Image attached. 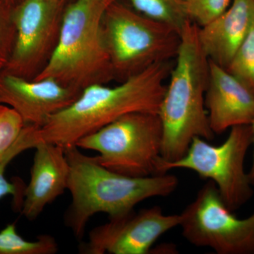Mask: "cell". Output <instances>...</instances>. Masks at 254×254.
I'll return each instance as SVG.
<instances>
[{
    "mask_svg": "<svg viewBox=\"0 0 254 254\" xmlns=\"http://www.w3.org/2000/svg\"><path fill=\"white\" fill-rule=\"evenodd\" d=\"M66 0H21L14 5L16 38L3 72L34 79L46 66L59 40Z\"/></svg>",
    "mask_w": 254,
    "mask_h": 254,
    "instance_id": "cell-9",
    "label": "cell"
},
{
    "mask_svg": "<svg viewBox=\"0 0 254 254\" xmlns=\"http://www.w3.org/2000/svg\"><path fill=\"white\" fill-rule=\"evenodd\" d=\"M24 127L22 118L14 110L0 104V158L16 143Z\"/></svg>",
    "mask_w": 254,
    "mask_h": 254,
    "instance_id": "cell-21",
    "label": "cell"
},
{
    "mask_svg": "<svg viewBox=\"0 0 254 254\" xmlns=\"http://www.w3.org/2000/svg\"><path fill=\"white\" fill-rule=\"evenodd\" d=\"M108 2L120 0H108ZM138 12L173 26L180 33L189 21L182 0H126Z\"/></svg>",
    "mask_w": 254,
    "mask_h": 254,
    "instance_id": "cell-17",
    "label": "cell"
},
{
    "mask_svg": "<svg viewBox=\"0 0 254 254\" xmlns=\"http://www.w3.org/2000/svg\"><path fill=\"white\" fill-rule=\"evenodd\" d=\"M64 150L69 165L67 190L71 196L65 222L78 240L95 214H107L109 219L126 216L143 200L168 196L178 186V179L173 175L127 176L105 168L76 145Z\"/></svg>",
    "mask_w": 254,
    "mask_h": 254,
    "instance_id": "cell-2",
    "label": "cell"
},
{
    "mask_svg": "<svg viewBox=\"0 0 254 254\" xmlns=\"http://www.w3.org/2000/svg\"><path fill=\"white\" fill-rule=\"evenodd\" d=\"M252 133H253V142H252V145H253V158H252V167L250 172H249V175H250V178L251 180V183L254 187V120L253 123L252 124Z\"/></svg>",
    "mask_w": 254,
    "mask_h": 254,
    "instance_id": "cell-22",
    "label": "cell"
},
{
    "mask_svg": "<svg viewBox=\"0 0 254 254\" xmlns=\"http://www.w3.org/2000/svg\"><path fill=\"white\" fill-rule=\"evenodd\" d=\"M66 1H68V0H66Z\"/></svg>",
    "mask_w": 254,
    "mask_h": 254,
    "instance_id": "cell-25",
    "label": "cell"
},
{
    "mask_svg": "<svg viewBox=\"0 0 254 254\" xmlns=\"http://www.w3.org/2000/svg\"><path fill=\"white\" fill-rule=\"evenodd\" d=\"M14 5L0 0V71L9 62L16 38V27L13 17Z\"/></svg>",
    "mask_w": 254,
    "mask_h": 254,
    "instance_id": "cell-20",
    "label": "cell"
},
{
    "mask_svg": "<svg viewBox=\"0 0 254 254\" xmlns=\"http://www.w3.org/2000/svg\"><path fill=\"white\" fill-rule=\"evenodd\" d=\"M109 4L108 0L67 3L54 53L34 79L53 78L81 91L115 79L102 26Z\"/></svg>",
    "mask_w": 254,
    "mask_h": 254,
    "instance_id": "cell-4",
    "label": "cell"
},
{
    "mask_svg": "<svg viewBox=\"0 0 254 254\" xmlns=\"http://www.w3.org/2000/svg\"><path fill=\"white\" fill-rule=\"evenodd\" d=\"M34 133V127L25 125L17 141L5 153L4 156L0 158V199L3 197L11 195L14 199L15 207L20 210L22 206L26 186L21 180L18 179L14 182L9 181L5 177V170L11 160L20 153L25 150L34 148L36 144Z\"/></svg>",
    "mask_w": 254,
    "mask_h": 254,
    "instance_id": "cell-15",
    "label": "cell"
},
{
    "mask_svg": "<svg viewBox=\"0 0 254 254\" xmlns=\"http://www.w3.org/2000/svg\"><path fill=\"white\" fill-rule=\"evenodd\" d=\"M4 1H8V2L11 3V4L16 5L17 3L19 2L21 0H4Z\"/></svg>",
    "mask_w": 254,
    "mask_h": 254,
    "instance_id": "cell-23",
    "label": "cell"
},
{
    "mask_svg": "<svg viewBox=\"0 0 254 254\" xmlns=\"http://www.w3.org/2000/svg\"><path fill=\"white\" fill-rule=\"evenodd\" d=\"M102 26L114 78L121 81L170 61L180 48V33L175 28L120 1L107 6Z\"/></svg>",
    "mask_w": 254,
    "mask_h": 254,
    "instance_id": "cell-5",
    "label": "cell"
},
{
    "mask_svg": "<svg viewBox=\"0 0 254 254\" xmlns=\"http://www.w3.org/2000/svg\"><path fill=\"white\" fill-rule=\"evenodd\" d=\"M163 138L158 114L133 113L82 137L76 145L96 151L97 161L112 171L145 177L160 175Z\"/></svg>",
    "mask_w": 254,
    "mask_h": 254,
    "instance_id": "cell-6",
    "label": "cell"
},
{
    "mask_svg": "<svg viewBox=\"0 0 254 254\" xmlns=\"http://www.w3.org/2000/svg\"><path fill=\"white\" fill-rule=\"evenodd\" d=\"M233 0H186L185 9L187 17L198 27L211 22L223 14Z\"/></svg>",
    "mask_w": 254,
    "mask_h": 254,
    "instance_id": "cell-19",
    "label": "cell"
},
{
    "mask_svg": "<svg viewBox=\"0 0 254 254\" xmlns=\"http://www.w3.org/2000/svg\"><path fill=\"white\" fill-rule=\"evenodd\" d=\"M81 91L53 78L26 79L0 71V104L12 108L25 125L43 127L66 109Z\"/></svg>",
    "mask_w": 254,
    "mask_h": 254,
    "instance_id": "cell-11",
    "label": "cell"
},
{
    "mask_svg": "<svg viewBox=\"0 0 254 254\" xmlns=\"http://www.w3.org/2000/svg\"><path fill=\"white\" fill-rule=\"evenodd\" d=\"M181 215L182 236L191 245L218 254H254V212L234 215L212 181L203 185Z\"/></svg>",
    "mask_w": 254,
    "mask_h": 254,
    "instance_id": "cell-8",
    "label": "cell"
},
{
    "mask_svg": "<svg viewBox=\"0 0 254 254\" xmlns=\"http://www.w3.org/2000/svg\"><path fill=\"white\" fill-rule=\"evenodd\" d=\"M172 68L169 62L155 64L118 86L87 87L72 104L37 129V140L66 148L127 114H158Z\"/></svg>",
    "mask_w": 254,
    "mask_h": 254,
    "instance_id": "cell-1",
    "label": "cell"
},
{
    "mask_svg": "<svg viewBox=\"0 0 254 254\" xmlns=\"http://www.w3.org/2000/svg\"><path fill=\"white\" fill-rule=\"evenodd\" d=\"M198 26L187 21L180 33V44L170 71L159 117L163 126L161 160L176 161L186 153L192 140L213 139L205 96L209 78V60L198 36Z\"/></svg>",
    "mask_w": 254,
    "mask_h": 254,
    "instance_id": "cell-3",
    "label": "cell"
},
{
    "mask_svg": "<svg viewBox=\"0 0 254 254\" xmlns=\"http://www.w3.org/2000/svg\"><path fill=\"white\" fill-rule=\"evenodd\" d=\"M182 1H186V0H182Z\"/></svg>",
    "mask_w": 254,
    "mask_h": 254,
    "instance_id": "cell-24",
    "label": "cell"
},
{
    "mask_svg": "<svg viewBox=\"0 0 254 254\" xmlns=\"http://www.w3.org/2000/svg\"><path fill=\"white\" fill-rule=\"evenodd\" d=\"M34 158L29 184L26 187L21 212L34 220L47 205L67 190L69 165L64 148L49 142L39 141L35 145Z\"/></svg>",
    "mask_w": 254,
    "mask_h": 254,
    "instance_id": "cell-13",
    "label": "cell"
},
{
    "mask_svg": "<svg viewBox=\"0 0 254 254\" xmlns=\"http://www.w3.org/2000/svg\"><path fill=\"white\" fill-rule=\"evenodd\" d=\"M95 227L80 246L83 254H148L162 235L180 226L181 215H165L159 206L134 211Z\"/></svg>",
    "mask_w": 254,
    "mask_h": 254,
    "instance_id": "cell-10",
    "label": "cell"
},
{
    "mask_svg": "<svg viewBox=\"0 0 254 254\" xmlns=\"http://www.w3.org/2000/svg\"><path fill=\"white\" fill-rule=\"evenodd\" d=\"M253 142L251 125L230 128L227 139L220 145L195 137L184 156L176 161L160 159L158 174L174 169H186L215 184L227 208L233 212L243 206L253 195V185L245 170V159Z\"/></svg>",
    "mask_w": 254,
    "mask_h": 254,
    "instance_id": "cell-7",
    "label": "cell"
},
{
    "mask_svg": "<svg viewBox=\"0 0 254 254\" xmlns=\"http://www.w3.org/2000/svg\"><path fill=\"white\" fill-rule=\"evenodd\" d=\"M59 245L54 237L41 235L37 240H25L16 230V223L8 224L0 231V254H55Z\"/></svg>",
    "mask_w": 254,
    "mask_h": 254,
    "instance_id": "cell-16",
    "label": "cell"
},
{
    "mask_svg": "<svg viewBox=\"0 0 254 254\" xmlns=\"http://www.w3.org/2000/svg\"><path fill=\"white\" fill-rule=\"evenodd\" d=\"M205 105L215 134L253 123L254 92L227 68L210 60Z\"/></svg>",
    "mask_w": 254,
    "mask_h": 254,
    "instance_id": "cell-12",
    "label": "cell"
},
{
    "mask_svg": "<svg viewBox=\"0 0 254 254\" xmlns=\"http://www.w3.org/2000/svg\"><path fill=\"white\" fill-rule=\"evenodd\" d=\"M254 18V0H233L223 14L198 27V40L207 58L222 67H228Z\"/></svg>",
    "mask_w": 254,
    "mask_h": 254,
    "instance_id": "cell-14",
    "label": "cell"
},
{
    "mask_svg": "<svg viewBox=\"0 0 254 254\" xmlns=\"http://www.w3.org/2000/svg\"><path fill=\"white\" fill-rule=\"evenodd\" d=\"M227 69L254 92V18Z\"/></svg>",
    "mask_w": 254,
    "mask_h": 254,
    "instance_id": "cell-18",
    "label": "cell"
}]
</instances>
